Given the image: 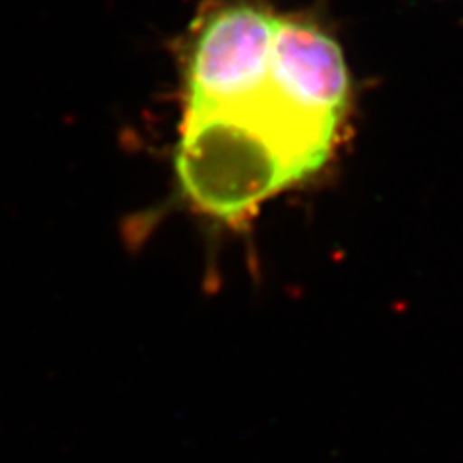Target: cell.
<instances>
[{
    "label": "cell",
    "mask_w": 463,
    "mask_h": 463,
    "mask_svg": "<svg viewBox=\"0 0 463 463\" xmlns=\"http://www.w3.org/2000/svg\"><path fill=\"white\" fill-rule=\"evenodd\" d=\"M269 90L299 110L342 124L352 83L340 45L306 16H279Z\"/></svg>",
    "instance_id": "cell-3"
},
{
    "label": "cell",
    "mask_w": 463,
    "mask_h": 463,
    "mask_svg": "<svg viewBox=\"0 0 463 463\" xmlns=\"http://www.w3.org/2000/svg\"><path fill=\"white\" fill-rule=\"evenodd\" d=\"M176 174L184 197L199 213L230 224L298 184L277 145L240 110L187 112Z\"/></svg>",
    "instance_id": "cell-1"
},
{
    "label": "cell",
    "mask_w": 463,
    "mask_h": 463,
    "mask_svg": "<svg viewBox=\"0 0 463 463\" xmlns=\"http://www.w3.org/2000/svg\"><path fill=\"white\" fill-rule=\"evenodd\" d=\"M277 25L267 0H205L180 43L185 114L234 110L263 95Z\"/></svg>",
    "instance_id": "cell-2"
}]
</instances>
